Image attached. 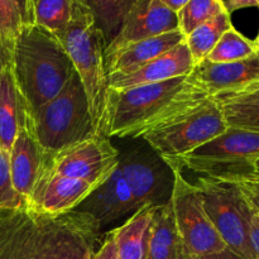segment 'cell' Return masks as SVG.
<instances>
[{"label":"cell","mask_w":259,"mask_h":259,"mask_svg":"<svg viewBox=\"0 0 259 259\" xmlns=\"http://www.w3.org/2000/svg\"><path fill=\"white\" fill-rule=\"evenodd\" d=\"M224 4L228 12L232 14L235 10L244 9V8H259V0H224Z\"/></svg>","instance_id":"cell-33"},{"label":"cell","mask_w":259,"mask_h":259,"mask_svg":"<svg viewBox=\"0 0 259 259\" xmlns=\"http://www.w3.org/2000/svg\"><path fill=\"white\" fill-rule=\"evenodd\" d=\"M254 43H255V48H257V53H259V33H258V37L255 38Z\"/></svg>","instance_id":"cell-37"},{"label":"cell","mask_w":259,"mask_h":259,"mask_svg":"<svg viewBox=\"0 0 259 259\" xmlns=\"http://www.w3.org/2000/svg\"><path fill=\"white\" fill-rule=\"evenodd\" d=\"M195 67V62L186 42H181L151 62L123 75H109V89L134 88V86L157 83L176 77H186Z\"/></svg>","instance_id":"cell-16"},{"label":"cell","mask_w":259,"mask_h":259,"mask_svg":"<svg viewBox=\"0 0 259 259\" xmlns=\"http://www.w3.org/2000/svg\"><path fill=\"white\" fill-rule=\"evenodd\" d=\"M93 259H120L118 255V250H116L113 230L105 235L100 248L94 253Z\"/></svg>","instance_id":"cell-31"},{"label":"cell","mask_w":259,"mask_h":259,"mask_svg":"<svg viewBox=\"0 0 259 259\" xmlns=\"http://www.w3.org/2000/svg\"><path fill=\"white\" fill-rule=\"evenodd\" d=\"M163 5H166L168 9H171L172 12L179 13L190 0H159Z\"/></svg>","instance_id":"cell-35"},{"label":"cell","mask_w":259,"mask_h":259,"mask_svg":"<svg viewBox=\"0 0 259 259\" xmlns=\"http://www.w3.org/2000/svg\"><path fill=\"white\" fill-rule=\"evenodd\" d=\"M48 153L45 167L27 201L28 209L47 215H61L75 210L98 186L82 180L53 174Z\"/></svg>","instance_id":"cell-13"},{"label":"cell","mask_w":259,"mask_h":259,"mask_svg":"<svg viewBox=\"0 0 259 259\" xmlns=\"http://www.w3.org/2000/svg\"><path fill=\"white\" fill-rule=\"evenodd\" d=\"M185 40V35L180 29L164 33L157 37L138 40L128 46L104 53L106 72L109 75H123L136 71L164 52Z\"/></svg>","instance_id":"cell-18"},{"label":"cell","mask_w":259,"mask_h":259,"mask_svg":"<svg viewBox=\"0 0 259 259\" xmlns=\"http://www.w3.org/2000/svg\"><path fill=\"white\" fill-rule=\"evenodd\" d=\"M205 176L234 182L243 192L245 199L252 205L253 209L259 212V177L255 175L253 166L230 172H222V174H209Z\"/></svg>","instance_id":"cell-29"},{"label":"cell","mask_w":259,"mask_h":259,"mask_svg":"<svg viewBox=\"0 0 259 259\" xmlns=\"http://www.w3.org/2000/svg\"><path fill=\"white\" fill-rule=\"evenodd\" d=\"M228 129L224 115L214 98H207L194 108L141 137L163 159L185 156Z\"/></svg>","instance_id":"cell-7"},{"label":"cell","mask_w":259,"mask_h":259,"mask_svg":"<svg viewBox=\"0 0 259 259\" xmlns=\"http://www.w3.org/2000/svg\"><path fill=\"white\" fill-rule=\"evenodd\" d=\"M119 167L132 192L136 210L159 206L171 200L174 172L153 149L120 153Z\"/></svg>","instance_id":"cell-11"},{"label":"cell","mask_w":259,"mask_h":259,"mask_svg":"<svg viewBox=\"0 0 259 259\" xmlns=\"http://www.w3.org/2000/svg\"><path fill=\"white\" fill-rule=\"evenodd\" d=\"M181 244L171 200L154 207L147 232L144 259H181Z\"/></svg>","instance_id":"cell-19"},{"label":"cell","mask_w":259,"mask_h":259,"mask_svg":"<svg viewBox=\"0 0 259 259\" xmlns=\"http://www.w3.org/2000/svg\"><path fill=\"white\" fill-rule=\"evenodd\" d=\"M100 227L89 214L72 210L47 215L0 209V259H93Z\"/></svg>","instance_id":"cell-1"},{"label":"cell","mask_w":259,"mask_h":259,"mask_svg":"<svg viewBox=\"0 0 259 259\" xmlns=\"http://www.w3.org/2000/svg\"><path fill=\"white\" fill-rule=\"evenodd\" d=\"M249 238L254 259H259V212L253 210L249 220Z\"/></svg>","instance_id":"cell-32"},{"label":"cell","mask_w":259,"mask_h":259,"mask_svg":"<svg viewBox=\"0 0 259 259\" xmlns=\"http://www.w3.org/2000/svg\"><path fill=\"white\" fill-rule=\"evenodd\" d=\"M75 210L90 215L101 230L131 212H136V204L120 167H116L110 177L96 187Z\"/></svg>","instance_id":"cell-15"},{"label":"cell","mask_w":259,"mask_h":259,"mask_svg":"<svg viewBox=\"0 0 259 259\" xmlns=\"http://www.w3.org/2000/svg\"><path fill=\"white\" fill-rule=\"evenodd\" d=\"M224 0H190L179 13V29L186 37L199 25L225 12Z\"/></svg>","instance_id":"cell-28"},{"label":"cell","mask_w":259,"mask_h":259,"mask_svg":"<svg viewBox=\"0 0 259 259\" xmlns=\"http://www.w3.org/2000/svg\"><path fill=\"white\" fill-rule=\"evenodd\" d=\"M138 0H85L106 46L116 37L126 15Z\"/></svg>","instance_id":"cell-24"},{"label":"cell","mask_w":259,"mask_h":259,"mask_svg":"<svg viewBox=\"0 0 259 259\" xmlns=\"http://www.w3.org/2000/svg\"><path fill=\"white\" fill-rule=\"evenodd\" d=\"M47 157L48 152L37 141L28 123L27 114H24V120L9 152V162L13 187L25 202L32 194Z\"/></svg>","instance_id":"cell-17"},{"label":"cell","mask_w":259,"mask_h":259,"mask_svg":"<svg viewBox=\"0 0 259 259\" xmlns=\"http://www.w3.org/2000/svg\"><path fill=\"white\" fill-rule=\"evenodd\" d=\"M169 167L174 172L171 204L182 257H204L227 249L224 240L205 211L199 189L185 179L181 168Z\"/></svg>","instance_id":"cell-8"},{"label":"cell","mask_w":259,"mask_h":259,"mask_svg":"<svg viewBox=\"0 0 259 259\" xmlns=\"http://www.w3.org/2000/svg\"><path fill=\"white\" fill-rule=\"evenodd\" d=\"M195 186L205 211L225 245L244 259H254L249 238L253 207L234 182L199 175Z\"/></svg>","instance_id":"cell-6"},{"label":"cell","mask_w":259,"mask_h":259,"mask_svg":"<svg viewBox=\"0 0 259 259\" xmlns=\"http://www.w3.org/2000/svg\"><path fill=\"white\" fill-rule=\"evenodd\" d=\"M22 207H27V202L13 187L9 153L0 147V209Z\"/></svg>","instance_id":"cell-30"},{"label":"cell","mask_w":259,"mask_h":259,"mask_svg":"<svg viewBox=\"0 0 259 259\" xmlns=\"http://www.w3.org/2000/svg\"><path fill=\"white\" fill-rule=\"evenodd\" d=\"M24 27L19 7L15 0H0V68L12 62L22 28Z\"/></svg>","instance_id":"cell-26"},{"label":"cell","mask_w":259,"mask_h":259,"mask_svg":"<svg viewBox=\"0 0 259 259\" xmlns=\"http://www.w3.org/2000/svg\"><path fill=\"white\" fill-rule=\"evenodd\" d=\"M154 207L146 206L137 210L123 225L113 230L119 258L144 259L147 232L151 224Z\"/></svg>","instance_id":"cell-21"},{"label":"cell","mask_w":259,"mask_h":259,"mask_svg":"<svg viewBox=\"0 0 259 259\" xmlns=\"http://www.w3.org/2000/svg\"><path fill=\"white\" fill-rule=\"evenodd\" d=\"M10 66L24 110L29 116L56 98L75 72L55 33L37 24L22 28Z\"/></svg>","instance_id":"cell-3"},{"label":"cell","mask_w":259,"mask_h":259,"mask_svg":"<svg viewBox=\"0 0 259 259\" xmlns=\"http://www.w3.org/2000/svg\"><path fill=\"white\" fill-rule=\"evenodd\" d=\"M210 98L186 77L129 89H109L104 136L141 138Z\"/></svg>","instance_id":"cell-2"},{"label":"cell","mask_w":259,"mask_h":259,"mask_svg":"<svg viewBox=\"0 0 259 259\" xmlns=\"http://www.w3.org/2000/svg\"><path fill=\"white\" fill-rule=\"evenodd\" d=\"M177 29V13L168 9L159 0H138L126 15L116 37L106 46L105 53Z\"/></svg>","instance_id":"cell-14"},{"label":"cell","mask_w":259,"mask_h":259,"mask_svg":"<svg viewBox=\"0 0 259 259\" xmlns=\"http://www.w3.org/2000/svg\"><path fill=\"white\" fill-rule=\"evenodd\" d=\"M214 99L228 126L259 133V85L245 93Z\"/></svg>","instance_id":"cell-22"},{"label":"cell","mask_w":259,"mask_h":259,"mask_svg":"<svg viewBox=\"0 0 259 259\" xmlns=\"http://www.w3.org/2000/svg\"><path fill=\"white\" fill-rule=\"evenodd\" d=\"M187 80L210 98L237 95L259 85V53L237 62L196 63Z\"/></svg>","instance_id":"cell-12"},{"label":"cell","mask_w":259,"mask_h":259,"mask_svg":"<svg viewBox=\"0 0 259 259\" xmlns=\"http://www.w3.org/2000/svg\"><path fill=\"white\" fill-rule=\"evenodd\" d=\"M232 27L230 13L225 10V12L218 14L217 17L205 22L204 24L199 25L196 29H194L189 35L185 37V42L189 47L195 65L207 57V55L211 52L220 37Z\"/></svg>","instance_id":"cell-23"},{"label":"cell","mask_w":259,"mask_h":259,"mask_svg":"<svg viewBox=\"0 0 259 259\" xmlns=\"http://www.w3.org/2000/svg\"><path fill=\"white\" fill-rule=\"evenodd\" d=\"M253 169H254L255 175L259 177V158L255 159L254 163H253Z\"/></svg>","instance_id":"cell-36"},{"label":"cell","mask_w":259,"mask_h":259,"mask_svg":"<svg viewBox=\"0 0 259 259\" xmlns=\"http://www.w3.org/2000/svg\"><path fill=\"white\" fill-rule=\"evenodd\" d=\"M119 156L110 138L94 136L51 153L50 166L53 174L100 186L119 166Z\"/></svg>","instance_id":"cell-10"},{"label":"cell","mask_w":259,"mask_h":259,"mask_svg":"<svg viewBox=\"0 0 259 259\" xmlns=\"http://www.w3.org/2000/svg\"><path fill=\"white\" fill-rule=\"evenodd\" d=\"M255 53L257 48L254 40L248 39L232 27L220 37L211 52L207 55L206 60L215 63L237 62L252 57Z\"/></svg>","instance_id":"cell-27"},{"label":"cell","mask_w":259,"mask_h":259,"mask_svg":"<svg viewBox=\"0 0 259 259\" xmlns=\"http://www.w3.org/2000/svg\"><path fill=\"white\" fill-rule=\"evenodd\" d=\"M55 34L62 43L82 83L95 134L104 136L109 93L104 57L106 42L85 0L78 3L72 20Z\"/></svg>","instance_id":"cell-4"},{"label":"cell","mask_w":259,"mask_h":259,"mask_svg":"<svg viewBox=\"0 0 259 259\" xmlns=\"http://www.w3.org/2000/svg\"><path fill=\"white\" fill-rule=\"evenodd\" d=\"M81 0H34V22L39 27L57 33L75 15Z\"/></svg>","instance_id":"cell-25"},{"label":"cell","mask_w":259,"mask_h":259,"mask_svg":"<svg viewBox=\"0 0 259 259\" xmlns=\"http://www.w3.org/2000/svg\"><path fill=\"white\" fill-rule=\"evenodd\" d=\"M259 158V133L230 128L185 156L163 159L168 166L199 175L222 174L253 166Z\"/></svg>","instance_id":"cell-9"},{"label":"cell","mask_w":259,"mask_h":259,"mask_svg":"<svg viewBox=\"0 0 259 259\" xmlns=\"http://www.w3.org/2000/svg\"><path fill=\"white\" fill-rule=\"evenodd\" d=\"M24 105L9 63L0 68V147L7 153L12 149L18 131L24 120Z\"/></svg>","instance_id":"cell-20"},{"label":"cell","mask_w":259,"mask_h":259,"mask_svg":"<svg viewBox=\"0 0 259 259\" xmlns=\"http://www.w3.org/2000/svg\"><path fill=\"white\" fill-rule=\"evenodd\" d=\"M181 259H244L240 255H238L237 253H234L233 250H230L229 248L222 250V252L212 253V254L204 255V257H196V258H187V257H181Z\"/></svg>","instance_id":"cell-34"},{"label":"cell","mask_w":259,"mask_h":259,"mask_svg":"<svg viewBox=\"0 0 259 259\" xmlns=\"http://www.w3.org/2000/svg\"><path fill=\"white\" fill-rule=\"evenodd\" d=\"M27 118L33 134L48 153L96 136L88 98L76 71L56 98L33 116L27 114Z\"/></svg>","instance_id":"cell-5"}]
</instances>
